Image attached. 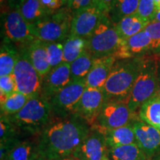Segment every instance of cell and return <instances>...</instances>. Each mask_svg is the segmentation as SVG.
Instances as JSON below:
<instances>
[{
    "label": "cell",
    "mask_w": 160,
    "mask_h": 160,
    "mask_svg": "<svg viewBox=\"0 0 160 160\" xmlns=\"http://www.w3.org/2000/svg\"><path fill=\"white\" fill-rule=\"evenodd\" d=\"M86 42V50L94 58L113 57L123 60L131 57L125 39L120 36L109 16L104 18Z\"/></svg>",
    "instance_id": "cell-2"
},
{
    "label": "cell",
    "mask_w": 160,
    "mask_h": 160,
    "mask_svg": "<svg viewBox=\"0 0 160 160\" xmlns=\"http://www.w3.org/2000/svg\"><path fill=\"white\" fill-rule=\"evenodd\" d=\"M5 160H10L9 159H5Z\"/></svg>",
    "instance_id": "cell-49"
},
{
    "label": "cell",
    "mask_w": 160,
    "mask_h": 160,
    "mask_svg": "<svg viewBox=\"0 0 160 160\" xmlns=\"http://www.w3.org/2000/svg\"><path fill=\"white\" fill-rule=\"evenodd\" d=\"M157 51H158V52H159V53H160V48H159V49H158V50H157Z\"/></svg>",
    "instance_id": "cell-48"
},
{
    "label": "cell",
    "mask_w": 160,
    "mask_h": 160,
    "mask_svg": "<svg viewBox=\"0 0 160 160\" xmlns=\"http://www.w3.org/2000/svg\"><path fill=\"white\" fill-rule=\"evenodd\" d=\"M20 130L13 124L8 117L1 114L0 119V142L20 139L19 131Z\"/></svg>",
    "instance_id": "cell-30"
},
{
    "label": "cell",
    "mask_w": 160,
    "mask_h": 160,
    "mask_svg": "<svg viewBox=\"0 0 160 160\" xmlns=\"http://www.w3.org/2000/svg\"><path fill=\"white\" fill-rule=\"evenodd\" d=\"M154 20L155 21L160 22V10L157 12V14H156V16H155Z\"/></svg>",
    "instance_id": "cell-41"
},
{
    "label": "cell",
    "mask_w": 160,
    "mask_h": 160,
    "mask_svg": "<svg viewBox=\"0 0 160 160\" xmlns=\"http://www.w3.org/2000/svg\"><path fill=\"white\" fill-rule=\"evenodd\" d=\"M85 79L72 81L49 99L53 117L65 118L76 114L86 89Z\"/></svg>",
    "instance_id": "cell-8"
},
{
    "label": "cell",
    "mask_w": 160,
    "mask_h": 160,
    "mask_svg": "<svg viewBox=\"0 0 160 160\" xmlns=\"http://www.w3.org/2000/svg\"><path fill=\"white\" fill-rule=\"evenodd\" d=\"M48 57L51 68L63 62L64 52L62 42H45Z\"/></svg>",
    "instance_id": "cell-31"
},
{
    "label": "cell",
    "mask_w": 160,
    "mask_h": 160,
    "mask_svg": "<svg viewBox=\"0 0 160 160\" xmlns=\"http://www.w3.org/2000/svg\"><path fill=\"white\" fill-rule=\"evenodd\" d=\"M117 61L113 57L95 58L91 71L85 77L86 87L103 89L112 68Z\"/></svg>",
    "instance_id": "cell-16"
},
{
    "label": "cell",
    "mask_w": 160,
    "mask_h": 160,
    "mask_svg": "<svg viewBox=\"0 0 160 160\" xmlns=\"http://www.w3.org/2000/svg\"><path fill=\"white\" fill-rule=\"evenodd\" d=\"M8 5L11 6L13 8H18L22 0H6Z\"/></svg>",
    "instance_id": "cell-38"
},
{
    "label": "cell",
    "mask_w": 160,
    "mask_h": 160,
    "mask_svg": "<svg viewBox=\"0 0 160 160\" xmlns=\"http://www.w3.org/2000/svg\"><path fill=\"white\" fill-rule=\"evenodd\" d=\"M154 1L156 8H157V11H159L160 10V0H153Z\"/></svg>",
    "instance_id": "cell-40"
},
{
    "label": "cell",
    "mask_w": 160,
    "mask_h": 160,
    "mask_svg": "<svg viewBox=\"0 0 160 160\" xmlns=\"http://www.w3.org/2000/svg\"><path fill=\"white\" fill-rule=\"evenodd\" d=\"M106 16H109L97 6L92 5L73 14L70 35L87 39L95 31Z\"/></svg>",
    "instance_id": "cell-12"
},
{
    "label": "cell",
    "mask_w": 160,
    "mask_h": 160,
    "mask_svg": "<svg viewBox=\"0 0 160 160\" xmlns=\"http://www.w3.org/2000/svg\"><path fill=\"white\" fill-rule=\"evenodd\" d=\"M4 32L7 41L27 48L37 39L32 33L31 25L26 22L18 8L7 13L4 20Z\"/></svg>",
    "instance_id": "cell-10"
},
{
    "label": "cell",
    "mask_w": 160,
    "mask_h": 160,
    "mask_svg": "<svg viewBox=\"0 0 160 160\" xmlns=\"http://www.w3.org/2000/svg\"><path fill=\"white\" fill-rule=\"evenodd\" d=\"M95 58L87 50L71 64V82L85 79L91 71Z\"/></svg>",
    "instance_id": "cell-26"
},
{
    "label": "cell",
    "mask_w": 160,
    "mask_h": 160,
    "mask_svg": "<svg viewBox=\"0 0 160 160\" xmlns=\"http://www.w3.org/2000/svg\"><path fill=\"white\" fill-rule=\"evenodd\" d=\"M139 70L128 100L133 113L138 111L144 103L154 97L159 83V61L156 58H138Z\"/></svg>",
    "instance_id": "cell-3"
},
{
    "label": "cell",
    "mask_w": 160,
    "mask_h": 160,
    "mask_svg": "<svg viewBox=\"0 0 160 160\" xmlns=\"http://www.w3.org/2000/svg\"><path fill=\"white\" fill-rule=\"evenodd\" d=\"M125 42L128 51L131 57L152 49L151 39L145 30L125 39Z\"/></svg>",
    "instance_id": "cell-28"
},
{
    "label": "cell",
    "mask_w": 160,
    "mask_h": 160,
    "mask_svg": "<svg viewBox=\"0 0 160 160\" xmlns=\"http://www.w3.org/2000/svg\"><path fill=\"white\" fill-rule=\"evenodd\" d=\"M17 91V85L13 75L0 77V102Z\"/></svg>",
    "instance_id": "cell-33"
},
{
    "label": "cell",
    "mask_w": 160,
    "mask_h": 160,
    "mask_svg": "<svg viewBox=\"0 0 160 160\" xmlns=\"http://www.w3.org/2000/svg\"><path fill=\"white\" fill-rule=\"evenodd\" d=\"M151 39L152 50H157L160 48V22H151L145 28Z\"/></svg>",
    "instance_id": "cell-34"
},
{
    "label": "cell",
    "mask_w": 160,
    "mask_h": 160,
    "mask_svg": "<svg viewBox=\"0 0 160 160\" xmlns=\"http://www.w3.org/2000/svg\"><path fill=\"white\" fill-rule=\"evenodd\" d=\"M0 1H1V3H2V2H4V1H5V0H0Z\"/></svg>",
    "instance_id": "cell-47"
},
{
    "label": "cell",
    "mask_w": 160,
    "mask_h": 160,
    "mask_svg": "<svg viewBox=\"0 0 160 160\" xmlns=\"http://www.w3.org/2000/svg\"><path fill=\"white\" fill-rule=\"evenodd\" d=\"M148 160H149V159H148Z\"/></svg>",
    "instance_id": "cell-50"
},
{
    "label": "cell",
    "mask_w": 160,
    "mask_h": 160,
    "mask_svg": "<svg viewBox=\"0 0 160 160\" xmlns=\"http://www.w3.org/2000/svg\"><path fill=\"white\" fill-rule=\"evenodd\" d=\"M138 117L160 131V98L154 97L144 103L138 111Z\"/></svg>",
    "instance_id": "cell-20"
},
{
    "label": "cell",
    "mask_w": 160,
    "mask_h": 160,
    "mask_svg": "<svg viewBox=\"0 0 160 160\" xmlns=\"http://www.w3.org/2000/svg\"><path fill=\"white\" fill-rule=\"evenodd\" d=\"M18 9L30 25H33L49 16L42 5L40 0H22Z\"/></svg>",
    "instance_id": "cell-22"
},
{
    "label": "cell",
    "mask_w": 160,
    "mask_h": 160,
    "mask_svg": "<svg viewBox=\"0 0 160 160\" xmlns=\"http://www.w3.org/2000/svg\"><path fill=\"white\" fill-rule=\"evenodd\" d=\"M17 91L29 98L42 96L43 78L32 65L25 48L19 53L13 72Z\"/></svg>",
    "instance_id": "cell-7"
},
{
    "label": "cell",
    "mask_w": 160,
    "mask_h": 160,
    "mask_svg": "<svg viewBox=\"0 0 160 160\" xmlns=\"http://www.w3.org/2000/svg\"><path fill=\"white\" fill-rule=\"evenodd\" d=\"M139 4V0H116L109 17L113 23L117 24L122 18L137 13Z\"/></svg>",
    "instance_id": "cell-27"
},
{
    "label": "cell",
    "mask_w": 160,
    "mask_h": 160,
    "mask_svg": "<svg viewBox=\"0 0 160 160\" xmlns=\"http://www.w3.org/2000/svg\"><path fill=\"white\" fill-rule=\"evenodd\" d=\"M91 126L77 114L52 118L38 136L40 155L48 160L73 155L91 131Z\"/></svg>",
    "instance_id": "cell-1"
},
{
    "label": "cell",
    "mask_w": 160,
    "mask_h": 160,
    "mask_svg": "<svg viewBox=\"0 0 160 160\" xmlns=\"http://www.w3.org/2000/svg\"><path fill=\"white\" fill-rule=\"evenodd\" d=\"M73 14L68 8H61L53 14L31 25L36 39L44 42H62L70 36Z\"/></svg>",
    "instance_id": "cell-6"
},
{
    "label": "cell",
    "mask_w": 160,
    "mask_h": 160,
    "mask_svg": "<svg viewBox=\"0 0 160 160\" xmlns=\"http://www.w3.org/2000/svg\"><path fill=\"white\" fill-rule=\"evenodd\" d=\"M42 5L48 15H51L61 9L64 5L62 0H40Z\"/></svg>",
    "instance_id": "cell-36"
},
{
    "label": "cell",
    "mask_w": 160,
    "mask_h": 160,
    "mask_svg": "<svg viewBox=\"0 0 160 160\" xmlns=\"http://www.w3.org/2000/svg\"><path fill=\"white\" fill-rule=\"evenodd\" d=\"M104 131L108 148L137 143L135 132L132 123L119 128Z\"/></svg>",
    "instance_id": "cell-18"
},
{
    "label": "cell",
    "mask_w": 160,
    "mask_h": 160,
    "mask_svg": "<svg viewBox=\"0 0 160 160\" xmlns=\"http://www.w3.org/2000/svg\"><path fill=\"white\" fill-rule=\"evenodd\" d=\"M151 160H160V151Z\"/></svg>",
    "instance_id": "cell-42"
},
{
    "label": "cell",
    "mask_w": 160,
    "mask_h": 160,
    "mask_svg": "<svg viewBox=\"0 0 160 160\" xmlns=\"http://www.w3.org/2000/svg\"><path fill=\"white\" fill-rule=\"evenodd\" d=\"M139 70V59L132 61L119 60L112 68L103 88L105 102H128Z\"/></svg>",
    "instance_id": "cell-4"
},
{
    "label": "cell",
    "mask_w": 160,
    "mask_h": 160,
    "mask_svg": "<svg viewBox=\"0 0 160 160\" xmlns=\"http://www.w3.org/2000/svg\"><path fill=\"white\" fill-rule=\"evenodd\" d=\"M8 118L20 131L39 135L51 121L53 113L49 100L40 96L31 98L21 111Z\"/></svg>",
    "instance_id": "cell-5"
},
{
    "label": "cell",
    "mask_w": 160,
    "mask_h": 160,
    "mask_svg": "<svg viewBox=\"0 0 160 160\" xmlns=\"http://www.w3.org/2000/svg\"><path fill=\"white\" fill-rule=\"evenodd\" d=\"M139 119L133 113L126 102L108 101L104 104L94 126L103 131H109L130 125Z\"/></svg>",
    "instance_id": "cell-9"
},
{
    "label": "cell",
    "mask_w": 160,
    "mask_h": 160,
    "mask_svg": "<svg viewBox=\"0 0 160 160\" xmlns=\"http://www.w3.org/2000/svg\"><path fill=\"white\" fill-rule=\"evenodd\" d=\"M34 160H48V159H45V158H44V157H40L37 158V159H34Z\"/></svg>",
    "instance_id": "cell-44"
},
{
    "label": "cell",
    "mask_w": 160,
    "mask_h": 160,
    "mask_svg": "<svg viewBox=\"0 0 160 160\" xmlns=\"http://www.w3.org/2000/svg\"><path fill=\"white\" fill-rule=\"evenodd\" d=\"M19 56V53L10 44V42L5 40L2 44L0 52V77L13 74Z\"/></svg>",
    "instance_id": "cell-23"
},
{
    "label": "cell",
    "mask_w": 160,
    "mask_h": 160,
    "mask_svg": "<svg viewBox=\"0 0 160 160\" xmlns=\"http://www.w3.org/2000/svg\"><path fill=\"white\" fill-rule=\"evenodd\" d=\"M157 9L153 0H139L137 13L140 17L148 22L153 21Z\"/></svg>",
    "instance_id": "cell-32"
},
{
    "label": "cell",
    "mask_w": 160,
    "mask_h": 160,
    "mask_svg": "<svg viewBox=\"0 0 160 160\" xmlns=\"http://www.w3.org/2000/svg\"><path fill=\"white\" fill-rule=\"evenodd\" d=\"M116 0H93L92 5L97 6L102 11H105L109 15L110 11L113 7Z\"/></svg>",
    "instance_id": "cell-37"
},
{
    "label": "cell",
    "mask_w": 160,
    "mask_h": 160,
    "mask_svg": "<svg viewBox=\"0 0 160 160\" xmlns=\"http://www.w3.org/2000/svg\"><path fill=\"white\" fill-rule=\"evenodd\" d=\"M85 39L70 35L63 43V62L71 64L86 50Z\"/></svg>",
    "instance_id": "cell-24"
},
{
    "label": "cell",
    "mask_w": 160,
    "mask_h": 160,
    "mask_svg": "<svg viewBox=\"0 0 160 160\" xmlns=\"http://www.w3.org/2000/svg\"><path fill=\"white\" fill-rule=\"evenodd\" d=\"M105 103V96L103 89L86 88L79 101L76 114L93 127L97 123V118Z\"/></svg>",
    "instance_id": "cell-13"
},
{
    "label": "cell",
    "mask_w": 160,
    "mask_h": 160,
    "mask_svg": "<svg viewBox=\"0 0 160 160\" xmlns=\"http://www.w3.org/2000/svg\"><path fill=\"white\" fill-rule=\"evenodd\" d=\"M136 142L151 160L160 151V131L139 119L132 122Z\"/></svg>",
    "instance_id": "cell-14"
},
{
    "label": "cell",
    "mask_w": 160,
    "mask_h": 160,
    "mask_svg": "<svg viewBox=\"0 0 160 160\" xmlns=\"http://www.w3.org/2000/svg\"><path fill=\"white\" fill-rule=\"evenodd\" d=\"M71 82V64L62 62L43 78L42 96L49 100Z\"/></svg>",
    "instance_id": "cell-15"
},
{
    "label": "cell",
    "mask_w": 160,
    "mask_h": 160,
    "mask_svg": "<svg viewBox=\"0 0 160 160\" xmlns=\"http://www.w3.org/2000/svg\"><path fill=\"white\" fill-rule=\"evenodd\" d=\"M32 65L37 70L39 74L44 78L51 71L45 43L39 39H35L25 48Z\"/></svg>",
    "instance_id": "cell-17"
},
{
    "label": "cell",
    "mask_w": 160,
    "mask_h": 160,
    "mask_svg": "<svg viewBox=\"0 0 160 160\" xmlns=\"http://www.w3.org/2000/svg\"><path fill=\"white\" fill-rule=\"evenodd\" d=\"M56 160H79V159L71 155V156H68V157L60 158V159H56Z\"/></svg>",
    "instance_id": "cell-39"
},
{
    "label": "cell",
    "mask_w": 160,
    "mask_h": 160,
    "mask_svg": "<svg viewBox=\"0 0 160 160\" xmlns=\"http://www.w3.org/2000/svg\"><path fill=\"white\" fill-rule=\"evenodd\" d=\"M149 23L150 22L146 21L135 13L122 18L115 25L120 36L124 39H127L145 30Z\"/></svg>",
    "instance_id": "cell-19"
},
{
    "label": "cell",
    "mask_w": 160,
    "mask_h": 160,
    "mask_svg": "<svg viewBox=\"0 0 160 160\" xmlns=\"http://www.w3.org/2000/svg\"><path fill=\"white\" fill-rule=\"evenodd\" d=\"M108 157L111 160L148 159L137 143L108 148Z\"/></svg>",
    "instance_id": "cell-21"
},
{
    "label": "cell",
    "mask_w": 160,
    "mask_h": 160,
    "mask_svg": "<svg viewBox=\"0 0 160 160\" xmlns=\"http://www.w3.org/2000/svg\"><path fill=\"white\" fill-rule=\"evenodd\" d=\"M108 151L105 131L97 126H93L72 156L79 160H103L108 157Z\"/></svg>",
    "instance_id": "cell-11"
},
{
    "label": "cell",
    "mask_w": 160,
    "mask_h": 160,
    "mask_svg": "<svg viewBox=\"0 0 160 160\" xmlns=\"http://www.w3.org/2000/svg\"><path fill=\"white\" fill-rule=\"evenodd\" d=\"M62 2L64 3V5H65V4L67 3V1H68V0H62Z\"/></svg>",
    "instance_id": "cell-45"
},
{
    "label": "cell",
    "mask_w": 160,
    "mask_h": 160,
    "mask_svg": "<svg viewBox=\"0 0 160 160\" xmlns=\"http://www.w3.org/2000/svg\"><path fill=\"white\" fill-rule=\"evenodd\" d=\"M40 155L37 141L25 140L16 146L8 156L10 160H34Z\"/></svg>",
    "instance_id": "cell-25"
},
{
    "label": "cell",
    "mask_w": 160,
    "mask_h": 160,
    "mask_svg": "<svg viewBox=\"0 0 160 160\" xmlns=\"http://www.w3.org/2000/svg\"><path fill=\"white\" fill-rule=\"evenodd\" d=\"M155 97H159L160 98V77H159V87H158V90L157 92V94H156Z\"/></svg>",
    "instance_id": "cell-43"
},
{
    "label": "cell",
    "mask_w": 160,
    "mask_h": 160,
    "mask_svg": "<svg viewBox=\"0 0 160 160\" xmlns=\"http://www.w3.org/2000/svg\"><path fill=\"white\" fill-rule=\"evenodd\" d=\"M31 99L23 93L16 91L14 93L9 96L5 100L0 102L1 103V114L11 117L17 114L23 108Z\"/></svg>",
    "instance_id": "cell-29"
},
{
    "label": "cell",
    "mask_w": 160,
    "mask_h": 160,
    "mask_svg": "<svg viewBox=\"0 0 160 160\" xmlns=\"http://www.w3.org/2000/svg\"><path fill=\"white\" fill-rule=\"evenodd\" d=\"M103 160H111V159H109V158L107 157H105V159H104Z\"/></svg>",
    "instance_id": "cell-46"
},
{
    "label": "cell",
    "mask_w": 160,
    "mask_h": 160,
    "mask_svg": "<svg viewBox=\"0 0 160 160\" xmlns=\"http://www.w3.org/2000/svg\"><path fill=\"white\" fill-rule=\"evenodd\" d=\"M93 1V0H68L66 8H68L73 14H74L77 12L91 6Z\"/></svg>",
    "instance_id": "cell-35"
}]
</instances>
